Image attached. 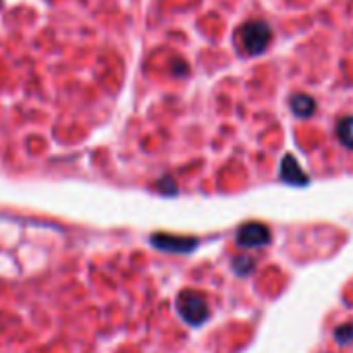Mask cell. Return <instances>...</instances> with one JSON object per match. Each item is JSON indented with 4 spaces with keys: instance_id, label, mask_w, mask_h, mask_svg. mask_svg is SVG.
I'll list each match as a JSON object with an SVG mask.
<instances>
[{
    "instance_id": "1",
    "label": "cell",
    "mask_w": 353,
    "mask_h": 353,
    "mask_svg": "<svg viewBox=\"0 0 353 353\" xmlns=\"http://www.w3.org/2000/svg\"><path fill=\"white\" fill-rule=\"evenodd\" d=\"M239 40H241L243 50L248 54L256 57L268 48V44L272 40V30L266 21H248L239 30Z\"/></svg>"
},
{
    "instance_id": "2",
    "label": "cell",
    "mask_w": 353,
    "mask_h": 353,
    "mask_svg": "<svg viewBox=\"0 0 353 353\" xmlns=\"http://www.w3.org/2000/svg\"><path fill=\"white\" fill-rule=\"evenodd\" d=\"M268 239H270L268 231L262 225H245L239 231V243L243 248H258V245L268 243Z\"/></svg>"
},
{
    "instance_id": "3",
    "label": "cell",
    "mask_w": 353,
    "mask_h": 353,
    "mask_svg": "<svg viewBox=\"0 0 353 353\" xmlns=\"http://www.w3.org/2000/svg\"><path fill=\"white\" fill-rule=\"evenodd\" d=\"M179 307H181V312L185 314V318H190L194 324L202 322L204 316H206V305H204L202 299L196 297V295H185V299L179 303Z\"/></svg>"
},
{
    "instance_id": "4",
    "label": "cell",
    "mask_w": 353,
    "mask_h": 353,
    "mask_svg": "<svg viewBox=\"0 0 353 353\" xmlns=\"http://www.w3.org/2000/svg\"><path fill=\"white\" fill-rule=\"evenodd\" d=\"M336 135L345 148L353 150V117H345L336 123Z\"/></svg>"
},
{
    "instance_id": "5",
    "label": "cell",
    "mask_w": 353,
    "mask_h": 353,
    "mask_svg": "<svg viewBox=\"0 0 353 353\" xmlns=\"http://www.w3.org/2000/svg\"><path fill=\"white\" fill-rule=\"evenodd\" d=\"M314 108H316V102H314L310 96L299 94V96H295V98L291 100V110H293L297 117H310V114H314Z\"/></svg>"
},
{
    "instance_id": "6",
    "label": "cell",
    "mask_w": 353,
    "mask_h": 353,
    "mask_svg": "<svg viewBox=\"0 0 353 353\" xmlns=\"http://www.w3.org/2000/svg\"><path fill=\"white\" fill-rule=\"evenodd\" d=\"M283 176L289 181H299L303 183L305 181V174L299 172V166L293 158H285V170H283Z\"/></svg>"
}]
</instances>
